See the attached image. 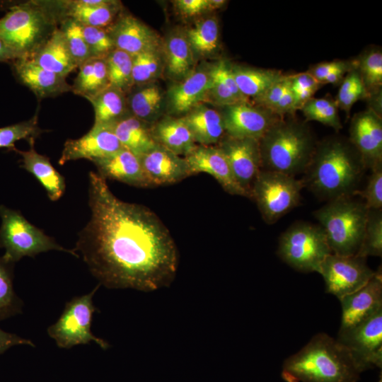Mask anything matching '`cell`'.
Here are the masks:
<instances>
[{
	"instance_id": "cell-1",
	"label": "cell",
	"mask_w": 382,
	"mask_h": 382,
	"mask_svg": "<svg viewBox=\"0 0 382 382\" xmlns=\"http://www.w3.org/2000/svg\"><path fill=\"white\" fill-rule=\"evenodd\" d=\"M88 203L90 219L73 250L100 285L148 292L172 284L179 253L154 212L119 199L106 179L93 171L88 173Z\"/></svg>"
},
{
	"instance_id": "cell-2",
	"label": "cell",
	"mask_w": 382,
	"mask_h": 382,
	"mask_svg": "<svg viewBox=\"0 0 382 382\" xmlns=\"http://www.w3.org/2000/svg\"><path fill=\"white\" fill-rule=\"evenodd\" d=\"M365 169L349 140L332 137L316 144L301 180L316 197L329 201L354 196Z\"/></svg>"
},
{
	"instance_id": "cell-3",
	"label": "cell",
	"mask_w": 382,
	"mask_h": 382,
	"mask_svg": "<svg viewBox=\"0 0 382 382\" xmlns=\"http://www.w3.org/2000/svg\"><path fill=\"white\" fill-rule=\"evenodd\" d=\"M361 374L337 340L321 332L284 361L281 376L285 382H358Z\"/></svg>"
},
{
	"instance_id": "cell-4",
	"label": "cell",
	"mask_w": 382,
	"mask_h": 382,
	"mask_svg": "<svg viewBox=\"0 0 382 382\" xmlns=\"http://www.w3.org/2000/svg\"><path fill=\"white\" fill-rule=\"evenodd\" d=\"M59 22L54 1L17 4L0 18V38L17 59H31L58 27Z\"/></svg>"
},
{
	"instance_id": "cell-5",
	"label": "cell",
	"mask_w": 382,
	"mask_h": 382,
	"mask_svg": "<svg viewBox=\"0 0 382 382\" xmlns=\"http://www.w3.org/2000/svg\"><path fill=\"white\" fill-rule=\"evenodd\" d=\"M316 144L305 123L282 117L259 140L262 170L294 177L303 173Z\"/></svg>"
},
{
	"instance_id": "cell-6",
	"label": "cell",
	"mask_w": 382,
	"mask_h": 382,
	"mask_svg": "<svg viewBox=\"0 0 382 382\" xmlns=\"http://www.w3.org/2000/svg\"><path fill=\"white\" fill-rule=\"evenodd\" d=\"M369 209L353 196L331 200L313 212L332 253L355 255L362 242Z\"/></svg>"
},
{
	"instance_id": "cell-7",
	"label": "cell",
	"mask_w": 382,
	"mask_h": 382,
	"mask_svg": "<svg viewBox=\"0 0 382 382\" xmlns=\"http://www.w3.org/2000/svg\"><path fill=\"white\" fill-rule=\"evenodd\" d=\"M0 218V248L5 249L3 257L6 260L16 263L23 257H34L50 250L62 251L79 257L73 249L60 245L53 238L30 223L19 211L1 204Z\"/></svg>"
},
{
	"instance_id": "cell-8",
	"label": "cell",
	"mask_w": 382,
	"mask_h": 382,
	"mask_svg": "<svg viewBox=\"0 0 382 382\" xmlns=\"http://www.w3.org/2000/svg\"><path fill=\"white\" fill-rule=\"evenodd\" d=\"M331 253L320 225L299 221L291 225L279 238L278 256L299 272L319 273L323 262Z\"/></svg>"
},
{
	"instance_id": "cell-9",
	"label": "cell",
	"mask_w": 382,
	"mask_h": 382,
	"mask_svg": "<svg viewBox=\"0 0 382 382\" xmlns=\"http://www.w3.org/2000/svg\"><path fill=\"white\" fill-rule=\"evenodd\" d=\"M303 187L302 180L296 177L261 170L252 185L250 199L264 221L272 224L299 204Z\"/></svg>"
},
{
	"instance_id": "cell-10",
	"label": "cell",
	"mask_w": 382,
	"mask_h": 382,
	"mask_svg": "<svg viewBox=\"0 0 382 382\" xmlns=\"http://www.w3.org/2000/svg\"><path fill=\"white\" fill-rule=\"evenodd\" d=\"M98 284L88 294L75 296L69 301L58 320L47 328V334L60 348L69 349L79 345L96 342L103 349L110 344L95 336L91 330L93 313L97 311L93 297Z\"/></svg>"
},
{
	"instance_id": "cell-11",
	"label": "cell",
	"mask_w": 382,
	"mask_h": 382,
	"mask_svg": "<svg viewBox=\"0 0 382 382\" xmlns=\"http://www.w3.org/2000/svg\"><path fill=\"white\" fill-rule=\"evenodd\" d=\"M337 341L348 352L362 373L382 367V309L372 316L342 332Z\"/></svg>"
},
{
	"instance_id": "cell-12",
	"label": "cell",
	"mask_w": 382,
	"mask_h": 382,
	"mask_svg": "<svg viewBox=\"0 0 382 382\" xmlns=\"http://www.w3.org/2000/svg\"><path fill=\"white\" fill-rule=\"evenodd\" d=\"M375 272L367 265L366 257L331 253L323 262L319 274L327 292L340 299L364 286Z\"/></svg>"
},
{
	"instance_id": "cell-13",
	"label": "cell",
	"mask_w": 382,
	"mask_h": 382,
	"mask_svg": "<svg viewBox=\"0 0 382 382\" xmlns=\"http://www.w3.org/2000/svg\"><path fill=\"white\" fill-rule=\"evenodd\" d=\"M223 108L221 112L226 135L238 139L260 140L281 118L270 111L249 102Z\"/></svg>"
},
{
	"instance_id": "cell-14",
	"label": "cell",
	"mask_w": 382,
	"mask_h": 382,
	"mask_svg": "<svg viewBox=\"0 0 382 382\" xmlns=\"http://www.w3.org/2000/svg\"><path fill=\"white\" fill-rule=\"evenodd\" d=\"M122 148L111 125H93L83 137L65 141L58 163L64 165L79 159H87L93 163L115 154Z\"/></svg>"
},
{
	"instance_id": "cell-15",
	"label": "cell",
	"mask_w": 382,
	"mask_h": 382,
	"mask_svg": "<svg viewBox=\"0 0 382 382\" xmlns=\"http://www.w3.org/2000/svg\"><path fill=\"white\" fill-rule=\"evenodd\" d=\"M217 146L224 154L236 180L250 198L252 185L262 170L259 140L226 135Z\"/></svg>"
},
{
	"instance_id": "cell-16",
	"label": "cell",
	"mask_w": 382,
	"mask_h": 382,
	"mask_svg": "<svg viewBox=\"0 0 382 382\" xmlns=\"http://www.w3.org/2000/svg\"><path fill=\"white\" fill-rule=\"evenodd\" d=\"M184 158L192 175L199 173H208L227 193L250 198L248 192L236 180L224 154L217 145H197Z\"/></svg>"
},
{
	"instance_id": "cell-17",
	"label": "cell",
	"mask_w": 382,
	"mask_h": 382,
	"mask_svg": "<svg viewBox=\"0 0 382 382\" xmlns=\"http://www.w3.org/2000/svg\"><path fill=\"white\" fill-rule=\"evenodd\" d=\"M339 300L342 306L339 332L351 329L382 309L381 269L361 288Z\"/></svg>"
},
{
	"instance_id": "cell-18",
	"label": "cell",
	"mask_w": 382,
	"mask_h": 382,
	"mask_svg": "<svg viewBox=\"0 0 382 382\" xmlns=\"http://www.w3.org/2000/svg\"><path fill=\"white\" fill-rule=\"evenodd\" d=\"M349 140L359 153L366 169L382 164V120L374 110L354 115Z\"/></svg>"
},
{
	"instance_id": "cell-19",
	"label": "cell",
	"mask_w": 382,
	"mask_h": 382,
	"mask_svg": "<svg viewBox=\"0 0 382 382\" xmlns=\"http://www.w3.org/2000/svg\"><path fill=\"white\" fill-rule=\"evenodd\" d=\"M107 30L115 49L132 56L159 50L160 39L156 33L130 13H120Z\"/></svg>"
},
{
	"instance_id": "cell-20",
	"label": "cell",
	"mask_w": 382,
	"mask_h": 382,
	"mask_svg": "<svg viewBox=\"0 0 382 382\" xmlns=\"http://www.w3.org/2000/svg\"><path fill=\"white\" fill-rule=\"evenodd\" d=\"M59 21L71 18L83 25L107 28L120 15L121 4L112 0L54 1Z\"/></svg>"
},
{
	"instance_id": "cell-21",
	"label": "cell",
	"mask_w": 382,
	"mask_h": 382,
	"mask_svg": "<svg viewBox=\"0 0 382 382\" xmlns=\"http://www.w3.org/2000/svg\"><path fill=\"white\" fill-rule=\"evenodd\" d=\"M139 158L153 187L174 184L192 175L184 157L160 145Z\"/></svg>"
},
{
	"instance_id": "cell-22",
	"label": "cell",
	"mask_w": 382,
	"mask_h": 382,
	"mask_svg": "<svg viewBox=\"0 0 382 382\" xmlns=\"http://www.w3.org/2000/svg\"><path fill=\"white\" fill-rule=\"evenodd\" d=\"M11 64L16 78L38 99L71 91L65 77L43 69L31 59H16Z\"/></svg>"
},
{
	"instance_id": "cell-23",
	"label": "cell",
	"mask_w": 382,
	"mask_h": 382,
	"mask_svg": "<svg viewBox=\"0 0 382 382\" xmlns=\"http://www.w3.org/2000/svg\"><path fill=\"white\" fill-rule=\"evenodd\" d=\"M93 163L98 173L106 180H115L137 187H153L143 170L139 158L125 148Z\"/></svg>"
},
{
	"instance_id": "cell-24",
	"label": "cell",
	"mask_w": 382,
	"mask_h": 382,
	"mask_svg": "<svg viewBox=\"0 0 382 382\" xmlns=\"http://www.w3.org/2000/svg\"><path fill=\"white\" fill-rule=\"evenodd\" d=\"M210 87L209 71L197 70L170 87L168 92L171 112L187 113L208 96Z\"/></svg>"
},
{
	"instance_id": "cell-25",
	"label": "cell",
	"mask_w": 382,
	"mask_h": 382,
	"mask_svg": "<svg viewBox=\"0 0 382 382\" xmlns=\"http://www.w3.org/2000/svg\"><path fill=\"white\" fill-rule=\"evenodd\" d=\"M199 145L218 144L226 136L221 112L199 104L180 117Z\"/></svg>"
},
{
	"instance_id": "cell-26",
	"label": "cell",
	"mask_w": 382,
	"mask_h": 382,
	"mask_svg": "<svg viewBox=\"0 0 382 382\" xmlns=\"http://www.w3.org/2000/svg\"><path fill=\"white\" fill-rule=\"evenodd\" d=\"M34 144L35 141L29 143L28 151L17 149L14 151L21 156V167L38 180L50 200L57 201L65 192V178L54 168L47 156L35 151Z\"/></svg>"
},
{
	"instance_id": "cell-27",
	"label": "cell",
	"mask_w": 382,
	"mask_h": 382,
	"mask_svg": "<svg viewBox=\"0 0 382 382\" xmlns=\"http://www.w3.org/2000/svg\"><path fill=\"white\" fill-rule=\"evenodd\" d=\"M31 59L43 69L65 78L78 67L59 27Z\"/></svg>"
},
{
	"instance_id": "cell-28",
	"label": "cell",
	"mask_w": 382,
	"mask_h": 382,
	"mask_svg": "<svg viewBox=\"0 0 382 382\" xmlns=\"http://www.w3.org/2000/svg\"><path fill=\"white\" fill-rule=\"evenodd\" d=\"M111 126L122 146L138 157L158 145L153 137L151 126L132 114Z\"/></svg>"
},
{
	"instance_id": "cell-29",
	"label": "cell",
	"mask_w": 382,
	"mask_h": 382,
	"mask_svg": "<svg viewBox=\"0 0 382 382\" xmlns=\"http://www.w3.org/2000/svg\"><path fill=\"white\" fill-rule=\"evenodd\" d=\"M156 142L170 151L184 157L197 144L186 125L180 117L167 116L151 127Z\"/></svg>"
},
{
	"instance_id": "cell-30",
	"label": "cell",
	"mask_w": 382,
	"mask_h": 382,
	"mask_svg": "<svg viewBox=\"0 0 382 382\" xmlns=\"http://www.w3.org/2000/svg\"><path fill=\"white\" fill-rule=\"evenodd\" d=\"M208 71L210 76L208 95L215 104L225 107L248 102L236 83L231 64L226 60H220L212 65Z\"/></svg>"
},
{
	"instance_id": "cell-31",
	"label": "cell",
	"mask_w": 382,
	"mask_h": 382,
	"mask_svg": "<svg viewBox=\"0 0 382 382\" xmlns=\"http://www.w3.org/2000/svg\"><path fill=\"white\" fill-rule=\"evenodd\" d=\"M163 53L166 71L170 77L182 80L191 73L195 54L185 33H174L167 37Z\"/></svg>"
},
{
	"instance_id": "cell-32",
	"label": "cell",
	"mask_w": 382,
	"mask_h": 382,
	"mask_svg": "<svg viewBox=\"0 0 382 382\" xmlns=\"http://www.w3.org/2000/svg\"><path fill=\"white\" fill-rule=\"evenodd\" d=\"M71 92L88 100L109 86L105 58L91 57L81 64Z\"/></svg>"
},
{
	"instance_id": "cell-33",
	"label": "cell",
	"mask_w": 382,
	"mask_h": 382,
	"mask_svg": "<svg viewBox=\"0 0 382 382\" xmlns=\"http://www.w3.org/2000/svg\"><path fill=\"white\" fill-rule=\"evenodd\" d=\"M231 71L240 92L248 99L260 96L284 77L280 71L274 69L231 65Z\"/></svg>"
},
{
	"instance_id": "cell-34",
	"label": "cell",
	"mask_w": 382,
	"mask_h": 382,
	"mask_svg": "<svg viewBox=\"0 0 382 382\" xmlns=\"http://www.w3.org/2000/svg\"><path fill=\"white\" fill-rule=\"evenodd\" d=\"M88 100L92 104L94 110L93 125H111L132 114L125 93L111 86L107 87Z\"/></svg>"
},
{
	"instance_id": "cell-35",
	"label": "cell",
	"mask_w": 382,
	"mask_h": 382,
	"mask_svg": "<svg viewBox=\"0 0 382 382\" xmlns=\"http://www.w3.org/2000/svg\"><path fill=\"white\" fill-rule=\"evenodd\" d=\"M185 34L194 54L208 56L218 49L219 30L215 17L199 21Z\"/></svg>"
},
{
	"instance_id": "cell-36",
	"label": "cell",
	"mask_w": 382,
	"mask_h": 382,
	"mask_svg": "<svg viewBox=\"0 0 382 382\" xmlns=\"http://www.w3.org/2000/svg\"><path fill=\"white\" fill-rule=\"evenodd\" d=\"M15 263L0 257V321L22 313L23 302L13 289Z\"/></svg>"
},
{
	"instance_id": "cell-37",
	"label": "cell",
	"mask_w": 382,
	"mask_h": 382,
	"mask_svg": "<svg viewBox=\"0 0 382 382\" xmlns=\"http://www.w3.org/2000/svg\"><path fill=\"white\" fill-rule=\"evenodd\" d=\"M163 95L155 85H149L132 93L127 103L130 112L137 118L149 122L156 118L161 109Z\"/></svg>"
},
{
	"instance_id": "cell-38",
	"label": "cell",
	"mask_w": 382,
	"mask_h": 382,
	"mask_svg": "<svg viewBox=\"0 0 382 382\" xmlns=\"http://www.w3.org/2000/svg\"><path fill=\"white\" fill-rule=\"evenodd\" d=\"M109 86L125 94L133 87L132 56L115 49L105 58Z\"/></svg>"
},
{
	"instance_id": "cell-39",
	"label": "cell",
	"mask_w": 382,
	"mask_h": 382,
	"mask_svg": "<svg viewBox=\"0 0 382 382\" xmlns=\"http://www.w3.org/2000/svg\"><path fill=\"white\" fill-rule=\"evenodd\" d=\"M335 100L330 97L310 99L301 109L307 121L313 120L332 127L336 131L342 128Z\"/></svg>"
},
{
	"instance_id": "cell-40",
	"label": "cell",
	"mask_w": 382,
	"mask_h": 382,
	"mask_svg": "<svg viewBox=\"0 0 382 382\" xmlns=\"http://www.w3.org/2000/svg\"><path fill=\"white\" fill-rule=\"evenodd\" d=\"M367 258L382 255V210L369 209L361 246L356 254Z\"/></svg>"
},
{
	"instance_id": "cell-41",
	"label": "cell",
	"mask_w": 382,
	"mask_h": 382,
	"mask_svg": "<svg viewBox=\"0 0 382 382\" xmlns=\"http://www.w3.org/2000/svg\"><path fill=\"white\" fill-rule=\"evenodd\" d=\"M354 64L368 95L378 91L382 85L381 52L371 50Z\"/></svg>"
},
{
	"instance_id": "cell-42",
	"label": "cell",
	"mask_w": 382,
	"mask_h": 382,
	"mask_svg": "<svg viewBox=\"0 0 382 382\" xmlns=\"http://www.w3.org/2000/svg\"><path fill=\"white\" fill-rule=\"evenodd\" d=\"M68 49L78 65L91 58L83 33V25L71 18H63L59 22Z\"/></svg>"
},
{
	"instance_id": "cell-43",
	"label": "cell",
	"mask_w": 382,
	"mask_h": 382,
	"mask_svg": "<svg viewBox=\"0 0 382 382\" xmlns=\"http://www.w3.org/2000/svg\"><path fill=\"white\" fill-rule=\"evenodd\" d=\"M42 132L35 115L28 120L0 128V148L14 150L17 141L25 139L31 143Z\"/></svg>"
},
{
	"instance_id": "cell-44",
	"label": "cell",
	"mask_w": 382,
	"mask_h": 382,
	"mask_svg": "<svg viewBox=\"0 0 382 382\" xmlns=\"http://www.w3.org/2000/svg\"><path fill=\"white\" fill-rule=\"evenodd\" d=\"M161 66L159 50L140 52L132 56V81L134 85H141L155 78Z\"/></svg>"
},
{
	"instance_id": "cell-45",
	"label": "cell",
	"mask_w": 382,
	"mask_h": 382,
	"mask_svg": "<svg viewBox=\"0 0 382 382\" xmlns=\"http://www.w3.org/2000/svg\"><path fill=\"white\" fill-rule=\"evenodd\" d=\"M83 33L91 57L106 58L115 49L107 28L83 25Z\"/></svg>"
},
{
	"instance_id": "cell-46",
	"label": "cell",
	"mask_w": 382,
	"mask_h": 382,
	"mask_svg": "<svg viewBox=\"0 0 382 382\" xmlns=\"http://www.w3.org/2000/svg\"><path fill=\"white\" fill-rule=\"evenodd\" d=\"M367 184L363 191H357L364 199L368 209H382V164L371 170Z\"/></svg>"
},
{
	"instance_id": "cell-47",
	"label": "cell",
	"mask_w": 382,
	"mask_h": 382,
	"mask_svg": "<svg viewBox=\"0 0 382 382\" xmlns=\"http://www.w3.org/2000/svg\"><path fill=\"white\" fill-rule=\"evenodd\" d=\"M289 86L286 76L273 86L270 87L262 95L255 98L254 100L264 109L269 111L279 100Z\"/></svg>"
},
{
	"instance_id": "cell-48",
	"label": "cell",
	"mask_w": 382,
	"mask_h": 382,
	"mask_svg": "<svg viewBox=\"0 0 382 382\" xmlns=\"http://www.w3.org/2000/svg\"><path fill=\"white\" fill-rule=\"evenodd\" d=\"M175 5L179 13L186 18L209 11V0H178Z\"/></svg>"
},
{
	"instance_id": "cell-49",
	"label": "cell",
	"mask_w": 382,
	"mask_h": 382,
	"mask_svg": "<svg viewBox=\"0 0 382 382\" xmlns=\"http://www.w3.org/2000/svg\"><path fill=\"white\" fill-rule=\"evenodd\" d=\"M292 91L311 90L315 92L323 86L308 71L286 76Z\"/></svg>"
},
{
	"instance_id": "cell-50",
	"label": "cell",
	"mask_w": 382,
	"mask_h": 382,
	"mask_svg": "<svg viewBox=\"0 0 382 382\" xmlns=\"http://www.w3.org/2000/svg\"><path fill=\"white\" fill-rule=\"evenodd\" d=\"M354 66V62L332 61L318 64L308 71L322 83L323 81L332 72L342 68H352Z\"/></svg>"
},
{
	"instance_id": "cell-51",
	"label": "cell",
	"mask_w": 382,
	"mask_h": 382,
	"mask_svg": "<svg viewBox=\"0 0 382 382\" xmlns=\"http://www.w3.org/2000/svg\"><path fill=\"white\" fill-rule=\"evenodd\" d=\"M296 111L295 100L289 83L287 88L279 100L272 108L270 112L280 117L287 114H293Z\"/></svg>"
},
{
	"instance_id": "cell-52",
	"label": "cell",
	"mask_w": 382,
	"mask_h": 382,
	"mask_svg": "<svg viewBox=\"0 0 382 382\" xmlns=\"http://www.w3.org/2000/svg\"><path fill=\"white\" fill-rule=\"evenodd\" d=\"M16 345L35 347L31 340L21 337L16 334L5 332L0 328V354Z\"/></svg>"
},
{
	"instance_id": "cell-53",
	"label": "cell",
	"mask_w": 382,
	"mask_h": 382,
	"mask_svg": "<svg viewBox=\"0 0 382 382\" xmlns=\"http://www.w3.org/2000/svg\"><path fill=\"white\" fill-rule=\"evenodd\" d=\"M295 100V109L301 110L303 105L312 98L313 96L316 93L311 90H303L299 91H292Z\"/></svg>"
},
{
	"instance_id": "cell-54",
	"label": "cell",
	"mask_w": 382,
	"mask_h": 382,
	"mask_svg": "<svg viewBox=\"0 0 382 382\" xmlns=\"http://www.w3.org/2000/svg\"><path fill=\"white\" fill-rule=\"evenodd\" d=\"M355 67V66H354ZM354 67L352 68H342L337 69L333 72H332L330 74H329L322 82L323 85L327 84V83H331V84H336L340 81L343 79L344 74L347 71H349L352 69H353Z\"/></svg>"
},
{
	"instance_id": "cell-55",
	"label": "cell",
	"mask_w": 382,
	"mask_h": 382,
	"mask_svg": "<svg viewBox=\"0 0 382 382\" xmlns=\"http://www.w3.org/2000/svg\"><path fill=\"white\" fill-rule=\"evenodd\" d=\"M16 59L14 53L0 38V62H12Z\"/></svg>"
},
{
	"instance_id": "cell-56",
	"label": "cell",
	"mask_w": 382,
	"mask_h": 382,
	"mask_svg": "<svg viewBox=\"0 0 382 382\" xmlns=\"http://www.w3.org/2000/svg\"><path fill=\"white\" fill-rule=\"evenodd\" d=\"M226 2L224 0H209V11L221 8Z\"/></svg>"
},
{
	"instance_id": "cell-57",
	"label": "cell",
	"mask_w": 382,
	"mask_h": 382,
	"mask_svg": "<svg viewBox=\"0 0 382 382\" xmlns=\"http://www.w3.org/2000/svg\"><path fill=\"white\" fill-rule=\"evenodd\" d=\"M377 382H382V376L381 374L380 375V378Z\"/></svg>"
}]
</instances>
